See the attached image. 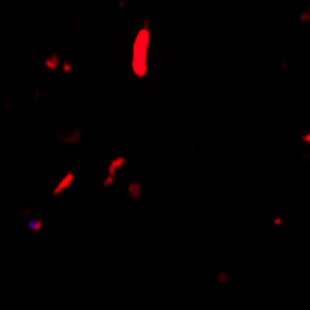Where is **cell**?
<instances>
[{"instance_id":"6da1fadb","label":"cell","mask_w":310,"mask_h":310,"mask_svg":"<svg viewBox=\"0 0 310 310\" xmlns=\"http://www.w3.org/2000/svg\"><path fill=\"white\" fill-rule=\"evenodd\" d=\"M71 180H72V175H67V176H65V180H64V182H62V184H60L58 188H56L54 193H60V191L64 190V188H67V186H69V182H71Z\"/></svg>"},{"instance_id":"7a4b0ae2","label":"cell","mask_w":310,"mask_h":310,"mask_svg":"<svg viewBox=\"0 0 310 310\" xmlns=\"http://www.w3.org/2000/svg\"><path fill=\"white\" fill-rule=\"evenodd\" d=\"M56 64H58V56H52V58H48V60H47V67H48V69H54Z\"/></svg>"},{"instance_id":"3957f363","label":"cell","mask_w":310,"mask_h":310,"mask_svg":"<svg viewBox=\"0 0 310 310\" xmlns=\"http://www.w3.org/2000/svg\"><path fill=\"white\" fill-rule=\"evenodd\" d=\"M30 229H32V231H39V229H41V221H32V223H30Z\"/></svg>"}]
</instances>
